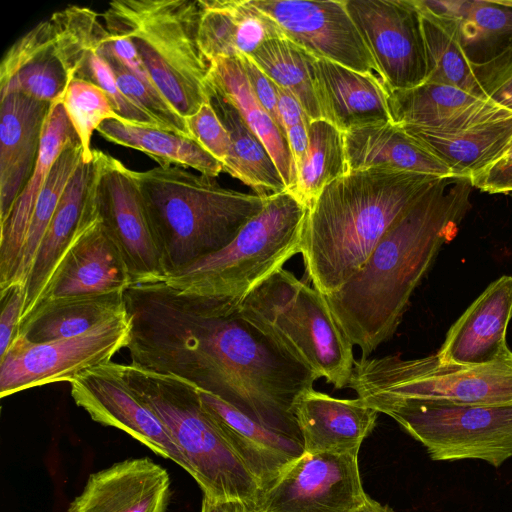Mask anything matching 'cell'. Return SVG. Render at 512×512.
I'll use <instances>...</instances> for the list:
<instances>
[{"label": "cell", "instance_id": "cell-43", "mask_svg": "<svg viewBox=\"0 0 512 512\" xmlns=\"http://www.w3.org/2000/svg\"><path fill=\"white\" fill-rule=\"evenodd\" d=\"M186 121L192 138L224 166L230 156L231 139L210 102L203 103Z\"/></svg>", "mask_w": 512, "mask_h": 512}, {"label": "cell", "instance_id": "cell-51", "mask_svg": "<svg viewBox=\"0 0 512 512\" xmlns=\"http://www.w3.org/2000/svg\"><path fill=\"white\" fill-rule=\"evenodd\" d=\"M354 512H393V510L367 495L365 502Z\"/></svg>", "mask_w": 512, "mask_h": 512}, {"label": "cell", "instance_id": "cell-36", "mask_svg": "<svg viewBox=\"0 0 512 512\" xmlns=\"http://www.w3.org/2000/svg\"><path fill=\"white\" fill-rule=\"evenodd\" d=\"M484 100L460 88L433 82L409 89H387L390 120L400 127L433 129Z\"/></svg>", "mask_w": 512, "mask_h": 512}, {"label": "cell", "instance_id": "cell-13", "mask_svg": "<svg viewBox=\"0 0 512 512\" xmlns=\"http://www.w3.org/2000/svg\"><path fill=\"white\" fill-rule=\"evenodd\" d=\"M283 35L316 58L370 74L384 82L351 18L345 0H251Z\"/></svg>", "mask_w": 512, "mask_h": 512}, {"label": "cell", "instance_id": "cell-26", "mask_svg": "<svg viewBox=\"0 0 512 512\" xmlns=\"http://www.w3.org/2000/svg\"><path fill=\"white\" fill-rule=\"evenodd\" d=\"M198 43L210 64L250 55L265 41L284 36L251 0H198Z\"/></svg>", "mask_w": 512, "mask_h": 512}, {"label": "cell", "instance_id": "cell-6", "mask_svg": "<svg viewBox=\"0 0 512 512\" xmlns=\"http://www.w3.org/2000/svg\"><path fill=\"white\" fill-rule=\"evenodd\" d=\"M306 210L288 190L268 196L227 246L170 273L163 282L180 293L240 305L300 253Z\"/></svg>", "mask_w": 512, "mask_h": 512}, {"label": "cell", "instance_id": "cell-49", "mask_svg": "<svg viewBox=\"0 0 512 512\" xmlns=\"http://www.w3.org/2000/svg\"><path fill=\"white\" fill-rule=\"evenodd\" d=\"M308 124H297L286 129V139L297 168L303 161L308 148Z\"/></svg>", "mask_w": 512, "mask_h": 512}, {"label": "cell", "instance_id": "cell-20", "mask_svg": "<svg viewBox=\"0 0 512 512\" xmlns=\"http://www.w3.org/2000/svg\"><path fill=\"white\" fill-rule=\"evenodd\" d=\"M310 68L322 119L341 132L391 122L379 79L312 55Z\"/></svg>", "mask_w": 512, "mask_h": 512}, {"label": "cell", "instance_id": "cell-22", "mask_svg": "<svg viewBox=\"0 0 512 512\" xmlns=\"http://www.w3.org/2000/svg\"><path fill=\"white\" fill-rule=\"evenodd\" d=\"M77 137L61 101L51 104L34 170L0 224V291L17 280L31 216L54 163L67 143Z\"/></svg>", "mask_w": 512, "mask_h": 512}, {"label": "cell", "instance_id": "cell-19", "mask_svg": "<svg viewBox=\"0 0 512 512\" xmlns=\"http://www.w3.org/2000/svg\"><path fill=\"white\" fill-rule=\"evenodd\" d=\"M511 318L512 276L504 275L489 284L449 328L437 357L467 365L501 358L510 351L506 332Z\"/></svg>", "mask_w": 512, "mask_h": 512}, {"label": "cell", "instance_id": "cell-21", "mask_svg": "<svg viewBox=\"0 0 512 512\" xmlns=\"http://www.w3.org/2000/svg\"><path fill=\"white\" fill-rule=\"evenodd\" d=\"M51 104L20 93L1 98L0 224L34 170Z\"/></svg>", "mask_w": 512, "mask_h": 512}, {"label": "cell", "instance_id": "cell-37", "mask_svg": "<svg viewBox=\"0 0 512 512\" xmlns=\"http://www.w3.org/2000/svg\"><path fill=\"white\" fill-rule=\"evenodd\" d=\"M308 148L296 168V185L291 192L308 208L332 181L349 172L343 132L324 119L308 126Z\"/></svg>", "mask_w": 512, "mask_h": 512}, {"label": "cell", "instance_id": "cell-53", "mask_svg": "<svg viewBox=\"0 0 512 512\" xmlns=\"http://www.w3.org/2000/svg\"><path fill=\"white\" fill-rule=\"evenodd\" d=\"M496 4L512 8V0H493Z\"/></svg>", "mask_w": 512, "mask_h": 512}, {"label": "cell", "instance_id": "cell-42", "mask_svg": "<svg viewBox=\"0 0 512 512\" xmlns=\"http://www.w3.org/2000/svg\"><path fill=\"white\" fill-rule=\"evenodd\" d=\"M473 67L487 99L502 106L512 100V42Z\"/></svg>", "mask_w": 512, "mask_h": 512}, {"label": "cell", "instance_id": "cell-7", "mask_svg": "<svg viewBox=\"0 0 512 512\" xmlns=\"http://www.w3.org/2000/svg\"><path fill=\"white\" fill-rule=\"evenodd\" d=\"M239 314L319 379L348 386L354 345L315 287L282 268L241 302Z\"/></svg>", "mask_w": 512, "mask_h": 512}, {"label": "cell", "instance_id": "cell-35", "mask_svg": "<svg viewBox=\"0 0 512 512\" xmlns=\"http://www.w3.org/2000/svg\"><path fill=\"white\" fill-rule=\"evenodd\" d=\"M422 5L430 12L454 19L467 54L472 49L474 52L481 50L480 61L512 42V8L498 5L493 0H422Z\"/></svg>", "mask_w": 512, "mask_h": 512}, {"label": "cell", "instance_id": "cell-16", "mask_svg": "<svg viewBox=\"0 0 512 512\" xmlns=\"http://www.w3.org/2000/svg\"><path fill=\"white\" fill-rule=\"evenodd\" d=\"M49 19L56 51L69 82L80 79L101 88L109 97L121 122L163 129L120 91L105 53L108 31L100 14L89 7L69 5L54 12Z\"/></svg>", "mask_w": 512, "mask_h": 512}, {"label": "cell", "instance_id": "cell-31", "mask_svg": "<svg viewBox=\"0 0 512 512\" xmlns=\"http://www.w3.org/2000/svg\"><path fill=\"white\" fill-rule=\"evenodd\" d=\"M124 292L60 298L39 304L19 324L18 334L33 343L83 334L126 311Z\"/></svg>", "mask_w": 512, "mask_h": 512}, {"label": "cell", "instance_id": "cell-18", "mask_svg": "<svg viewBox=\"0 0 512 512\" xmlns=\"http://www.w3.org/2000/svg\"><path fill=\"white\" fill-rule=\"evenodd\" d=\"M168 472L150 458H133L90 474L67 512H167Z\"/></svg>", "mask_w": 512, "mask_h": 512}, {"label": "cell", "instance_id": "cell-2", "mask_svg": "<svg viewBox=\"0 0 512 512\" xmlns=\"http://www.w3.org/2000/svg\"><path fill=\"white\" fill-rule=\"evenodd\" d=\"M439 178L383 168L349 171L307 208L300 253L319 292L342 287L375 246Z\"/></svg>", "mask_w": 512, "mask_h": 512}, {"label": "cell", "instance_id": "cell-11", "mask_svg": "<svg viewBox=\"0 0 512 512\" xmlns=\"http://www.w3.org/2000/svg\"><path fill=\"white\" fill-rule=\"evenodd\" d=\"M90 194L104 225L118 242L132 284L163 282L167 277L134 170L93 149Z\"/></svg>", "mask_w": 512, "mask_h": 512}, {"label": "cell", "instance_id": "cell-5", "mask_svg": "<svg viewBox=\"0 0 512 512\" xmlns=\"http://www.w3.org/2000/svg\"><path fill=\"white\" fill-rule=\"evenodd\" d=\"M100 17L110 34L134 43L156 88L185 118L209 101L198 0H115Z\"/></svg>", "mask_w": 512, "mask_h": 512}, {"label": "cell", "instance_id": "cell-45", "mask_svg": "<svg viewBox=\"0 0 512 512\" xmlns=\"http://www.w3.org/2000/svg\"><path fill=\"white\" fill-rule=\"evenodd\" d=\"M248 82L262 106L285 132L278 110L277 85L258 67L249 55L238 57Z\"/></svg>", "mask_w": 512, "mask_h": 512}, {"label": "cell", "instance_id": "cell-40", "mask_svg": "<svg viewBox=\"0 0 512 512\" xmlns=\"http://www.w3.org/2000/svg\"><path fill=\"white\" fill-rule=\"evenodd\" d=\"M61 103L81 145L83 161L92 162L93 132L97 131L103 122L122 121L121 118L101 88L80 79H72L69 82Z\"/></svg>", "mask_w": 512, "mask_h": 512}, {"label": "cell", "instance_id": "cell-10", "mask_svg": "<svg viewBox=\"0 0 512 512\" xmlns=\"http://www.w3.org/2000/svg\"><path fill=\"white\" fill-rule=\"evenodd\" d=\"M131 319L127 309L70 338L33 343L17 335L0 357V397L44 384L70 382L82 371L112 361L127 348Z\"/></svg>", "mask_w": 512, "mask_h": 512}, {"label": "cell", "instance_id": "cell-25", "mask_svg": "<svg viewBox=\"0 0 512 512\" xmlns=\"http://www.w3.org/2000/svg\"><path fill=\"white\" fill-rule=\"evenodd\" d=\"M69 79L56 51L50 19L20 36L0 64V97L20 93L54 103L61 101Z\"/></svg>", "mask_w": 512, "mask_h": 512}, {"label": "cell", "instance_id": "cell-27", "mask_svg": "<svg viewBox=\"0 0 512 512\" xmlns=\"http://www.w3.org/2000/svg\"><path fill=\"white\" fill-rule=\"evenodd\" d=\"M198 392L205 405L220 419L228 442L262 492L304 453L302 443L264 427L206 391L198 388Z\"/></svg>", "mask_w": 512, "mask_h": 512}, {"label": "cell", "instance_id": "cell-3", "mask_svg": "<svg viewBox=\"0 0 512 512\" xmlns=\"http://www.w3.org/2000/svg\"><path fill=\"white\" fill-rule=\"evenodd\" d=\"M167 276L227 246L266 198L179 166L134 171Z\"/></svg>", "mask_w": 512, "mask_h": 512}, {"label": "cell", "instance_id": "cell-52", "mask_svg": "<svg viewBox=\"0 0 512 512\" xmlns=\"http://www.w3.org/2000/svg\"><path fill=\"white\" fill-rule=\"evenodd\" d=\"M512 160V143L498 161ZM497 161V162H498ZM494 164V163H493Z\"/></svg>", "mask_w": 512, "mask_h": 512}, {"label": "cell", "instance_id": "cell-28", "mask_svg": "<svg viewBox=\"0 0 512 512\" xmlns=\"http://www.w3.org/2000/svg\"><path fill=\"white\" fill-rule=\"evenodd\" d=\"M349 171L383 168L437 178L455 176L438 157L392 122L343 133Z\"/></svg>", "mask_w": 512, "mask_h": 512}, {"label": "cell", "instance_id": "cell-54", "mask_svg": "<svg viewBox=\"0 0 512 512\" xmlns=\"http://www.w3.org/2000/svg\"><path fill=\"white\" fill-rule=\"evenodd\" d=\"M504 107H506V108H508V109L512 110V100H511V101H509L508 103H506V104L504 105Z\"/></svg>", "mask_w": 512, "mask_h": 512}, {"label": "cell", "instance_id": "cell-39", "mask_svg": "<svg viewBox=\"0 0 512 512\" xmlns=\"http://www.w3.org/2000/svg\"><path fill=\"white\" fill-rule=\"evenodd\" d=\"M83 161L77 137L71 139L54 163L40 192L28 228L17 280L26 284L38 247L56 211L60 199L76 169Z\"/></svg>", "mask_w": 512, "mask_h": 512}, {"label": "cell", "instance_id": "cell-32", "mask_svg": "<svg viewBox=\"0 0 512 512\" xmlns=\"http://www.w3.org/2000/svg\"><path fill=\"white\" fill-rule=\"evenodd\" d=\"M209 102L231 139V152L223 172L240 180L257 195L267 197L287 190L263 142L247 126L228 100L207 88Z\"/></svg>", "mask_w": 512, "mask_h": 512}, {"label": "cell", "instance_id": "cell-1", "mask_svg": "<svg viewBox=\"0 0 512 512\" xmlns=\"http://www.w3.org/2000/svg\"><path fill=\"white\" fill-rule=\"evenodd\" d=\"M470 177L437 179L391 226L361 268L325 295L362 357L393 337L411 295L472 207Z\"/></svg>", "mask_w": 512, "mask_h": 512}, {"label": "cell", "instance_id": "cell-47", "mask_svg": "<svg viewBox=\"0 0 512 512\" xmlns=\"http://www.w3.org/2000/svg\"><path fill=\"white\" fill-rule=\"evenodd\" d=\"M470 179L474 188L490 194L512 192V160L495 162Z\"/></svg>", "mask_w": 512, "mask_h": 512}, {"label": "cell", "instance_id": "cell-33", "mask_svg": "<svg viewBox=\"0 0 512 512\" xmlns=\"http://www.w3.org/2000/svg\"><path fill=\"white\" fill-rule=\"evenodd\" d=\"M97 132L109 142L145 153L162 167L192 168L212 178L223 172V164L194 139L163 129L107 120Z\"/></svg>", "mask_w": 512, "mask_h": 512}, {"label": "cell", "instance_id": "cell-9", "mask_svg": "<svg viewBox=\"0 0 512 512\" xmlns=\"http://www.w3.org/2000/svg\"><path fill=\"white\" fill-rule=\"evenodd\" d=\"M394 419L432 460L480 459L499 467L512 456V403L460 405L394 398L362 399Z\"/></svg>", "mask_w": 512, "mask_h": 512}, {"label": "cell", "instance_id": "cell-17", "mask_svg": "<svg viewBox=\"0 0 512 512\" xmlns=\"http://www.w3.org/2000/svg\"><path fill=\"white\" fill-rule=\"evenodd\" d=\"M131 284L123 252L98 215L67 250L35 308L60 298L124 292Z\"/></svg>", "mask_w": 512, "mask_h": 512}, {"label": "cell", "instance_id": "cell-41", "mask_svg": "<svg viewBox=\"0 0 512 512\" xmlns=\"http://www.w3.org/2000/svg\"><path fill=\"white\" fill-rule=\"evenodd\" d=\"M105 53L120 91L130 102L151 116L164 130L193 139L186 118L154 85L143 81L112 58L107 53L106 44Z\"/></svg>", "mask_w": 512, "mask_h": 512}, {"label": "cell", "instance_id": "cell-24", "mask_svg": "<svg viewBox=\"0 0 512 512\" xmlns=\"http://www.w3.org/2000/svg\"><path fill=\"white\" fill-rule=\"evenodd\" d=\"M378 411L361 398L340 399L311 389L296 406L305 453L359 451L373 431Z\"/></svg>", "mask_w": 512, "mask_h": 512}, {"label": "cell", "instance_id": "cell-46", "mask_svg": "<svg viewBox=\"0 0 512 512\" xmlns=\"http://www.w3.org/2000/svg\"><path fill=\"white\" fill-rule=\"evenodd\" d=\"M106 50L112 58L127 70L138 76L143 81L154 85L134 43L129 38L122 35L110 34L108 32Z\"/></svg>", "mask_w": 512, "mask_h": 512}, {"label": "cell", "instance_id": "cell-48", "mask_svg": "<svg viewBox=\"0 0 512 512\" xmlns=\"http://www.w3.org/2000/svg\"><path fill=\"white\" fill-rule=\"evenodd\" d=\"M278 110L282 124L286 129L297 124H308L311 119L298 101L287 89L277 86Z\"/></svg>", "mask_w": 512, "mask_h": 512}, {"label": "cell", "instance_id": "cell-4", "mask_svg": "<svg viewBox=\"0 0 512 512\" xmlns=\"http://www.w3.org/2000/svg\"><path fill=\"white\" fill-rule=\"evenodd\" d=\"M136 395L156 414L185 458L204 497L241 501L251 507L261 488L227 440L220 419L205 405L198 388L172 374L122 364Z\"/></svg>", "mask_w": 512, "mask_h": 512}, {"label": "cell", "instance_id": "cell-50", "mask_svg": "<svg viewBox=\"0 0 512 512\" xmlns=\"http://www.w3.org/2000/svg\"><path fill=\"white\" fill-rule=\"evenodd\" d=\"M201 512H253L252 507L241 501H216L203 496Z\"/></svg>", "mask_w": 512, "mask_h": 512}, {"label": "cell", "instance_id": "cell-12", "mask_svg": "<svg viewBox=\"0 0 512 512\" xmlns=\"http://www.w3.org/2000/svg\"><path fill=\"white\" fill-rule=\"evenodd\" d=\"M367 497L358 451L303 453L261 493L253 512H354Z\"/></svg>", "mask_w": 512, "mask_h": 512}, {"label": "cell", "instance_id": "cell-14", "mask_svg": "<svg viewBox=\"0 0 512 512\" xmlns=\"http://www.w3.org/2000/svg\"><path fill=\"white\" fill-rule=\"evenodd\" d=\"M387 89H409L426 78L420 14L413 0H345Z\"/></svg>", "mask_w": 512, "mask_h": 512}, {"label": "cell", "instance_id": "cell-44", "mask_svg": "<svg viewBox=\"0 0 512 512\" xmlns=\"http://www.w3.org/2000/svg\"><path fill=\"white\" fill-rule=\"evenodd\" d=\"M0 357L18 334L25 303V284L17 282L0 291Z\"/></svg>", "mask_w": 512, "mask_h": 512}, {"label": "cell", "instance_id": "cell-38", "mask_svg": "<svg viewBox=\"0 0 512 512\" xmlns=\"http://www.w3.org/2000/svg\"><path fill=\"white\" fill-rule=\"evenodd\" d=\"M249 56L277 86L298 99L311 121L322 118L312 84L309 53L282 36L265 41Z\"/></svg>", "mask_w": 512, "mask_h": 512}, {"label": "cell", "instance_id": "cell-30", "mask_svg": "<svg viewBox=\"0 0 512 512\" xmlns=\"http://www.w3.org/2000/svg\"><path fill=\"white\" fill-rule=\"evenodd\" d=\"M401 128L457 177H470L497 162L512 143V115L450 134Z\"/></svg>", "mask_w": 512, "mask_h": 512}, {"label": "cell", "instance_id": "cell-23", "mask_svg": "<svg viewBox=\"0 0 512 512\" xmlns=\"http://www.w3.org/2000/svg\"><path fill=\"white\" fill-rule=\"evenodd\" d=\"M91 176L92 162L82 161L65 188L27 277L20 322L34 310L67 250L98 216L90 194Z\"/></svg>", "mask_w": 512, "mask_h": 512}, {"label": "cell", "instance_id": "cell-34", "mask_svg": "<svg viewBox=\"0 0 512 512\" xmlns=\"http://www.w3.org/2000/svg\"><path fill=\"white\" fill-rule=\"evenodd\" d=\"M420 14L426 58L425 82L451 85L487 99L474 73L458 23L430 12L413 0Z\"/></svg>", "mask_w": 512, "mask_h": 512}, {"label": "cell", "instance_id": "cell-8", "mask_svg": "<svg viewBox=\"0 0 512 512\" xmlns=\"http://www.w3.org/2000/svg\"><path fill=\"white\" fill-rule=\"evenodd\" d=\"M348 386L359 398L438 401L460 405L512 403V351L486 364L442 362L436 354L354 361Z\"/></svg>", "mask_w": 512, "mask_h": 512}, {"label": "cell", "instance_id": "cell-15", "mask_svg": "<svg viewBox=\"0 0 512 512\" xmlns=\"http://www.w3.org/2000/svg\"><path fill=\"white\" fill-rule=\"evenodd\" d=\"M69 383L74 402L93 421L126 432L189 472L185 458L161 420L127 383L121 363L110 361L88 368Z\"/></svg>", "mask_w": 512, "mask_h": 512}, {"label": "cell", "instance_id": "cell-29", "mask_svg": "<svg viewBox=\"0 0 512 512\" xmlns=\"http://www.w3.org/2000/svg\"><path fill=\"white\" fill-rule=\"evenodd\" d=\"M206 87L238 110L247 126L263 142L289 192L296 185V167L286 134L255 96L238 58H218L210 63Z\"/></svg>", "mask_w": 512, "mask_h": 512}]
</instances>
